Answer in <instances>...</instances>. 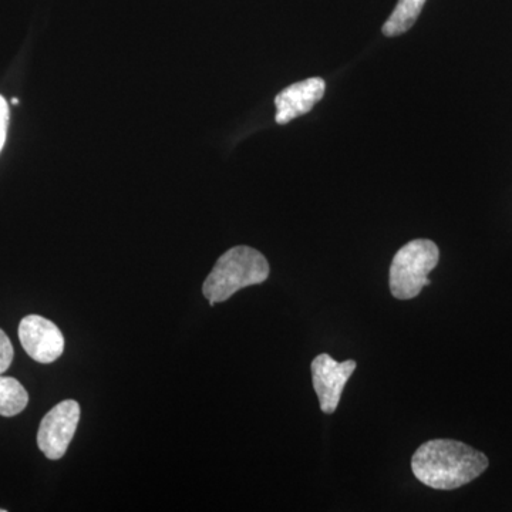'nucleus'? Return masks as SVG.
Listing matches in <instances>:
<instances>
[{"label": "nucleus", "instance_id": "nucleus-1", "mask_svg": "<svg viewBox=\"0 0 512 512\" xmlns=\"http://www.w3.org/2000/svg\"><path fill=\"white\" fill-rule=\"evenodd\" d=\"M487 456L456 440H431L412 458L414 476L434 490H456L476 480L488 468Z\"/></svg>", "mask_w": 512, "mask_h": 512}, {"label": "nucleus", "instance_id": "nucleus-2", "mask_svg": "<svg viewBox=\"0 0 512 512\" xmlns=\"http://www.w3.org/2000/svg\"><path fill=\"white\" fill-rule=\"evenodd\" d=\"M269 272L271 268L261 252L244 245L231 248L212 268L202 285V293L214 306L215 303L228 301L241 289L264 284Z\"/></svg>", "mask_w": 512, "mask_h": 512}, {"label": "nucleus", "instance_id": "nucleus-3", "mask_svg": "<svg viewBox=\"0 0 512 512\" xmlns=\"http://www.w3.org/2000/svg\"><path fill=\"white\" fill-rule=\"evenodd\" d=\"M440 251L430 239H414L394 255L390 266V292L400 301L416 298L431 284L429 274L439 264Z\"/></svg>", "mask_w": 512, "mask_h": 512}, {"label": "nucleus", "instance_id": "nucleus-4", "mask_svg": "<svg viewBox=\"0 0 512 512\" xmlns=\"http://www.w3.org/2000/svg\"><path fill=\"white\" fill-rule=\"evenodd\" d=\"M80 421V406L74 400L56 404L43 417L37 431V446L49 460H60L72 443Z\"/></svg>", "mask_w": 512, "mask_h": 512}, {"label": "nucleus", "instance_id": "nucleus-5", "mask_svg": "<svg viewBox=\"0 0 512 512\" xmlns=\"http://www.w3.org/2000/svg\"><path fill=\"white\" fill-rule=\"evenodd\" d=\"M311 369L313 389L318 396L320 410L326 414L335 413L343 389L355 373V360H346V362L340 363L326 353H322L313 359Z\"/></svg>", "mask_w": 512, "mask_h": 512}, {"label": "nucleus", "instance_id": "nucleus-6", "mask_svg": "<svg viewBox=\"0 0 512 512\" xmlns=\"http://www.w3.org/2000/svg\"><path fill=\"white\" fill-rule=\"evenodd\" d=\"M22 348L39 363H52L63 355L64 336L52 320L29 315L19 325Z\"/></svg>", "mask_w": 512, "mask_h": 512}, {"label": "nucleus", "instance_id": "nucleus-7", "mask_svg": "<svg viewBox=\"0 0 512 512\" xmlns=\"http://www.w3.org/2000/svg\"><path fill=\"white\" fill-rule=\"evenodd\" d=\"M325 90V80L320 77H312L286 87L275 97L276 123L288 124L308 114L323 99Z\"/></svg>", "mask_w": 512, "mask_h": 512}, {"label": "nucleus", "instance_id": "nucleus-8", "mask_svg": "<svg viewBox=\"0 0 512 512\" xmlns=\"http://www.w3.org/2000/svg\"><path fill=\"white\" fill-rule=\"evenodd\" d=\"M424 3L426 0H399L396 9L384 23L383 35L396 37L412 29L416 20L419 19Z\"/></svg>", "mask_w": 512, "mask_h": 512}, {"label": "nucleus", "instance_id": "nucleus-9", "mask_svg": "<svg viewBox=\"0 0 512 512\" xmlns=\"http://www.w3.org/2000/svg\"><path fill=\"white\" fill-rule=\"evenodd\" d=\"M29 394L25 387L13 377L0 375V416H18L26 409Z\"/></svg>", "mask_w": 512, "mask_h": 512}, {"label": "nucleus", "instance_id": "nucleus-10", "mask_svg": "<svg viewBox=\"0 0 512 512\" xmlns=\"http://www.w3.org/2000/svg\"><path fill=\"white\" fill-rule=\"evenodd\" d=\"M13 355L15 352H13L12 343H10L8 335L0 329V375H3L12 365Z\"/></svg>", "mask_w": 512, "mask_h": 512}, {"label": "nucleus", "instance_id": "nucleus-11", "mask_svg": "<svg viewBox=\"0 0 512 512\" xmlns=\"http://www.w3.org/2000/svg\"><path fill=\"white\" fill-rule=\"evenodd\" d=\"M9 127V104L5 97L0 96V151L6 143Z\"/></svg>", "mask_w": 512, "mask_h": 512}, {"label": "nucleus", "instance_id": "nucleus-12", "mask_svg": "<svg viewBox=\"0 0 512 512\" xmlns=\"http://www.w3.org/2000/svg\"><path fill=\"white\" fill-rule=\"evenodd\" d=\"M12 104H19V99H16V97H13Z\"/></svg>", "mask_w": 512, "mask_h": 512}, {"label": "nucleus", "instance_id": "nucleus-13", "mask_svg": "<svg viewBox=\"0 0 512 512\" xmlns=\"http://www.w3.org/2000/svg\"><path fill=\"white\" fill-rule=\"evenodd\" d=\"M0 512H6V510H2V508H0Z\"/></svg>", "mask_w": 512, "mask_h": 512}]
</instances>
